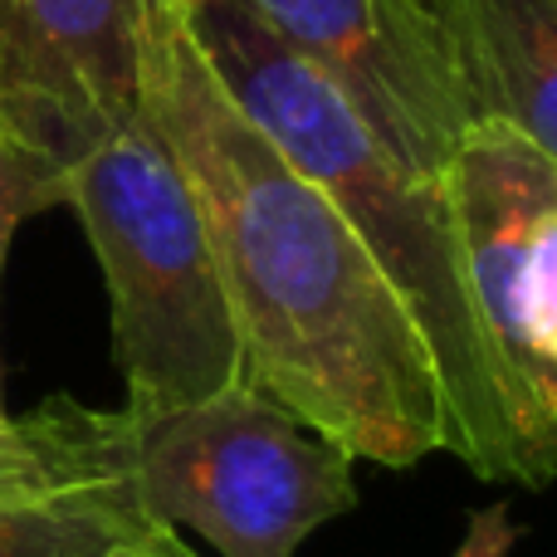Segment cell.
I'll return each mask as SVG.
<instances>
[{"label":"cell","mask_w":557,"mask_h":557,"mask_svg":"<svg viewBox=\"0 0 557 557\" xmlns=\"http://www.w3.org/2000/svg\"><path fill=\"white\" fill-rule=\"evenodd\" d=\"M166 0H0V123L69 166L143 108V59Z\"/></svg>","instance_id":"52a82bcc"},{"label":"cell","mask_w":557,"mask_h":557,"mask_svg":"<svg viewBox=\"0 0 557 557\" xmlns=\"http://www.w3.org/2000/svg\"><path fill=\"white\" fill-rule=\"evenodd\" d=\"M201 54L255 127L343 211L362 250L406 304L431 347L445 401V455L474 480L543 490L519 431L509 382L470 304L445 191L406 172L323 74L288 54L245 0H182Z\"/></svg>","instance_id":"7a4b0ae2"},{"label":"cell","mask_w":557,"mask_h":557,"mask_svg":"<svg viewBox=\"0 0 557 557\" xmlns=\"http://www.w3.org/2000/svg\"><path fill=\"white\" fill-rule=\"evenodd\" d=\"M137 494L172 529H196L221 557H298L357 504V460L255 382L206 401L133 416Z\"/></svg>","instance_id":"277c9868"},{"label":"cell","mask_w":557,"mask_h":557,"mask_svg":"<svg viewBox=\"0 0 557 557\" xmlns=\"http://www.w3.org/2000/svg\"><path fill=\"white\" fill-rule=\"evenodd\" d=\"M133 411L49 396L0 416V557H108L147 529Z\"/></svg>","instance_id":"ba28073f"},{"label":"cell","mask_w":557,"mask_h":557,"mask_svg":"<svg viewBox=\"0 0 557 557\" xmlns=\"http://www.w3.org/2000/svg\"><path fill=\"white\" fill-rule=\"evenodd\" d=\"M64 206L108 284L127 411L157 416L250 382L201 201L147 108L64 166Z\"/></svg>","instance_id":"3957f363"},{"label":"cell","mask_w":557,"mask_h":557,"mask_svg":"<svg viewBox=\"0 0 557 557\" xmlns=\"http://www.w3.org/2000/svg\"><path fill=\"white\" fill-rule=\"evenodd\" d=\"M143 108L201 201L250 382L352 460L411 470L445 450L421 327L343 211L225 94L182 0L152 20Z\"/></svg>","instance_id":"6da1fadb"},{"label":"cell","mask_w":557,"mask_h":557,"mask_svg":"<svg viewBox=\"0 0 557 557\" xmlns=\"http://www.w3.org/2000/svg\"><path fill=\"white\" fill-rule=\"evenodd\" d=\"M108 557H196L191 548H186L182 539H176L172 523L152 519L147 529L127 533V539H117L113 548H108Z\"/></svg>","instance_id":"8fae6325"},{"label":"cell","mask_w":557,"mask_h":557,"mask_svg":"<svg viewBox=\"0 0 557 557\" xmlns=\"http://www.w3.org/2000/svg\"><path fill=\"white\" fill-rule=\"evenodd\" d=\"M470 304L519 431L557 484V162L504 123H470L441 176Z\"/></svg>","instance_id":"5b68a950"},{"label":"cell","mask_w":557,"mask_h":557,"mask_svg":"<svg viewBox=\"0 0 557 557\" xmlns=\"http://www.w3.org/2000/svg\"><path fill=\"white\" fill-rule=\"evenodd\" d=\"M474 123H504L557 162V0H425Z\"/></svg>","instance_id":"9c48e42d"},{"label":"cell","mask_w":557,"mask_h":557,"mask_svg":"<svg viewBox=\"0 0 557 557\" xmlns=\"http://www.w3.org/2000/svg\"><path fill=\"white\" fill-rule=\"evenodd\" d=\"M64 206V166L0 123V278H5L10 240L39 211ZM0 416H5V376H0Z\"/></svg>","instance_id":"30bf717a"},{"label":"cell","mask_w":557,"mask_h":557,"mask_svg":"<svg viewBox=\"0 0 557 557\" xmlns=\"http://www.w3.org/2000/svg\"><path fill=\"white\" fill-rule=\"evenodd\" d=\"M245 10L337 88L406 172L441 186L474 113L425 0H245Z\"/></svg>","instance_id":"8992f818"}]
</instances>
